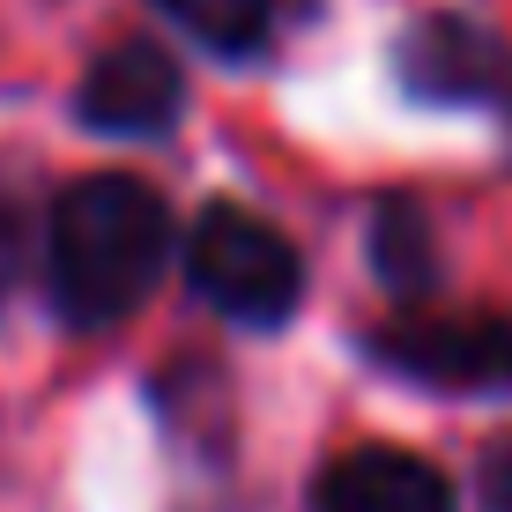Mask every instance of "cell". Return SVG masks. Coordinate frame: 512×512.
<instances>
[{"mask_svg": "<svg viewBox=\"0 0 512 512\" xmlns=\"http://www.w3.org/2000/svg\"><path fill=\"white\" fill-rule=\"evenodd\" d=\"M171 216L141 179H82L52 208V297L75 327H112L149 297Z\"/></svg>", "mask_w": 512, "mask_h": 512, "instance_id": "6da1fadb", "label": "cell"}, {"mask_svg": "<svg viewBox=\"0 0 512 512\" xmlns=\"http://www.w3.org/2000/svg\"><path fill=\"white\" fill-rule=\"evenodd\" d=\"M193 282H201L208 305H223L231 320L245 327H275L297 312V290H305V268H297L290 238L268 231L260 216L245 208H208L201 231H193V253H186Z\"/></svg>", "mask_w": 512, "mask_h": 512, "instance_id": "7a4b0ae2", "label": "cell"}, {"mask_svg": "<svg viewBox=\"0 0 512 512\" xmlns=\"http://www.w3.org/2000/svg\"><path fill=\"white\" fill-rule=\"evenodd\" d=\"M379 357L423 386H512V312H409L379 327Z\"/></svg>", "mask_w": 512, "mask_h": 512, "instance_id": "3957f363", "label": "cell"}, {"mask_svg": "<svg viewBox=\"0 0 512 512\" xmlns=\"http://www.w3.org/2000/svg\"><path fill=\"white\" fill-rule=\"evenodd\" d=\"M312 512H453V490L423 453L357 446V453H342V461L320 475Z\"/></svg>", "mask_w": 512, "mask_h": 512, "instance_id": "277c9868", "label": "cell"}, {"mask_svg": "<svg viewBox=\"0 0 512 512\" xmlns=\"http://www.w3.org/2000/svg\"><path fill=\"white\" fill-rule=\"evenodd\" d=\"M179 112V67L156 45H112L104 60L82 75V119L104 134H156Z\"/></svg>", "mask_w": 512, "mask_h": 512, "instance_id": "5b68a950", "label": "cell"}, {"mask_svg": "<svg viewBox=\"0 0 512 512\" xmlns=\"http://www.w3.org/2000/svg\"><path fill=\"white\" fill-rule=\"evenodd\" d=\"M409 75H416V90H431V97H475L483 75H498V60H490V45L475 38L468 23H431L409 45Z\"/></svg>", "mask_w": 512, "mask_h": 512, "instance_id": "8992f818", "label": "cell"}, {"mask_svg": "<svg viewBox=\"0 0 512 512\" xmlns=\"http://www.w3.org/2000/svg\"><path fill=\"white\" fill-rule=\"evenodd\" d=\"M164 15H179V23L193 30V38L208 45H253L260 30H268V0H156Z\"/></svg>", "mask_w": 512, "mask_h": 512, "instance_id": "52a82bcc", "label": "cell"}, {"mask_svg": "<svg viewBox=\"0 0 512 512\" xmlns=\"http://www.w3.org/2000/svg\"><path fill=\"white\" fill-rule=\"evenodd\" d=\"M23 275H30V216L15 201H0V305L15 297Z\"/></svg>", "mask_w": 512, "mask_h": 512, "instance_id": "ba28073f", "label": "cell"}, {"mask_svg": "<svg viewBox=\"0 0 512 512\" xmlns=\"http://www.w3.org/2000/svg\"><path fill=\"white\" fill-rule=\"evenodd\" d=\"M483 505L512 512V438H498V446L483 453Z\"/></svg>", "mask_w": 512, "mask_h": 512, "instance_id": "9c48e42d", "label": "cell"}]
</instances>
